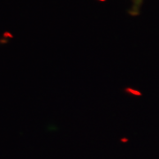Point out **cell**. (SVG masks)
Here are the masks:
<instances>
[{"instance_id":"6da1fadb","label":"cell","mask_w":159,"mask_h":159,"mask_svg":"<svg viewBox=\"0 0 159 159\" xmlns=\"http://www.w3.org/2000/svg\"><path fill=\"white\" fill-rule=\"evenodd\" d=\"M143 1L144 0H132V6H131L130 11L132 15H137L140 12Z\"/></svg>"}]
</instances>
